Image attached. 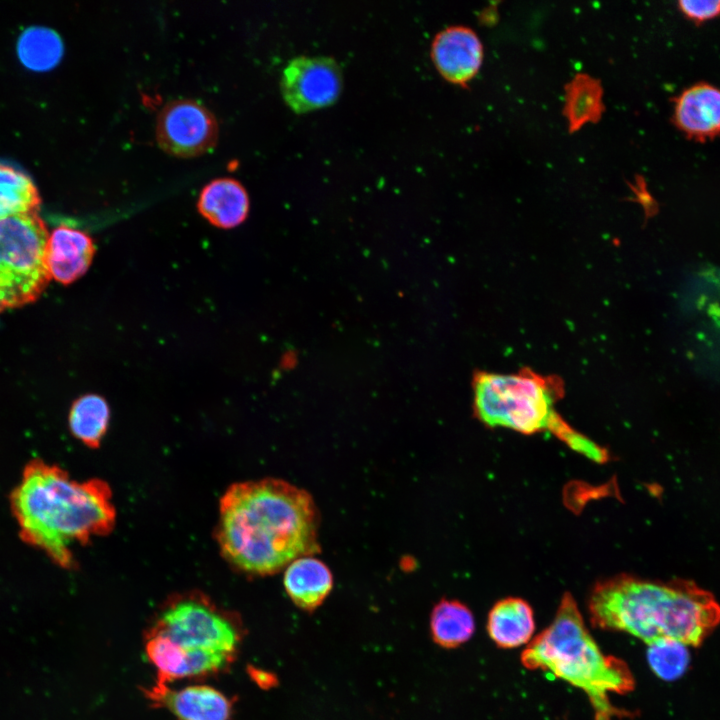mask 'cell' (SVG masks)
Instances as JSON below:
<instances>
[{"instance_id":"d6986e66","label":"cell","mask_w":720,"mask_h":720,"mask_svg":"<svg viewBox=\"0 0 720 720\" xmlns=\"http://www.w3.org/2000/svg\"><path fill=\"white\" fill-rule=\"evenodd\" d=\"M110 407L97 394L76 399L70 409L68 423L72 435L90 448H98L107 432Z\"/></svg>"},{"instance_id":"5bb4252c","label":"cell","mask_w":720,"mask_h":720,"mask_svg":"<svg viewBox=\"0 0 720 720\" xmlns=\"http://www.w3.org/2000/svg\"><path fill=\"white\" fill-rule=\"evenodd\" d=\"M283 585L288 597L300 609L313 612L333 588L329 567L314 556L293 560L285 569Z\"/></svg>"},{"instance_id":"ffe728a7","label":"cell","mask_w":720,"mask_h":720,"mask_svg":"<svg viewBox=\"0 0 720 720\" xmlns=\"http://www.w3.org/2000/svg\"><path fill=\"white\" fill-rule=\"evenodd\" d=\"M64 45L59 34L43 26H30L19 36L17 55L29 70L44 72L53 69L62 59Z\"/></svg>"},{"instance_id":"30bf717a","label":"cell","mask_w":720,"mask_h":720,"mask_svg":"<svg viewBox=\"0 0 720 720\" xmlns=\"http://www.w3.org/2000/svg\"><path fill=\"white\" fill-rule=\"evenodd\" d=\"M431 57L446 80L466 85L481 67L483 45L471 28L462 25L449 26L434 37Z\"/></svg>"},{"instance_id":"8fae6325","label":"cell","mask_w":720,"mask_h":720,"mask_svg":"<svg viewBox=\"0 0 720 720\" xmlns=\"http://www.w3.org/2000/svg\"><path fill=\"white\" fill-rule=\"evenodd\" d=\"M147 697L166 707L177 720H231L233 714V700L209 685H189L178 690L153 686Z\"/></svg>"},{"instance_id":"7c38bea8","label":"cell","mask_w":720,"mask_h":720,"mask_svg":"<svg viewBox=\"0 0 720 720\" xmlns=\"http://www.w3.org/2000/svg\"><path fill=\"white\" fill-rule=\"evenodd\" d=\"M673 122L698 142L720 135V89L698 83L684 90L674 101Z\"/></svg>"},{"instance_id":"9c48e42d","label":"cell","mask_w":720,"mask_h":720,"mask_svg":"<svg viewBox=\"0 0 720 720\" xmlns=\"http://www.w3.org/2000/svg\"><path fill=\"white\" fill-rule=\"evenodd\" d=\"M342 88L338 63L327 56L301 55L291 59L281 77V92L295 112H306L334 102Z\"/></svg>"},{"instance_id":"e0dca14e","label":"cell","mask_w":720,"mask_h":720,"mask_svg":"<svg viewBox=\"0 0 720 720\" xmlns=\"http://www.w3.org/2000/svg\"><path fill=\"white\" fill-rule=\"evenodd\" d=\"M603 89L598 79L578 73L565 86L563 113L569 131L576 132L587 123L599 121L604 112Z\"/></svg>"},{"instance_id":"3957f363","label":"cell","mask_w":720,"mask_h":720,"mask_svg":"<svg viewBox=\"0 0 720 720\" xmlns=\"http://www.w3.org/2000/svg\"><path fill=\"white\" fill-rule=\"evenodd\" d=\"M591 623L625 632L647 645L672 639L697 647L720 624L712 593L682 579L657 581L622 574L599 581L588 599Z\"/></svg>"},{"instance_id":"ba28073f","label":"cell","mask_w":720,"mask_h":720,"mask_svg":"<svg viewBox=\"0 0 720 720\" xmlns=\"http://www.w3.org/2000/svg\"><path fill=\"white\" fill-rule=\"evenodd\" d=\"M218 135L219 127L213 113L193 99L172 100L157 116L158 145L176 157H195L212 150Z\"/></svg>"},{"instance_id":"9a60e30c","label":"cell","mask_w":720,"mask_h":720,"mask_svg":"<svg viewBox=\"0 0 720 720\" xmlns=\"http://www.w3.org/2000/svg\"><path fill=\"white\" fill-rule=\"evenodd\" d=\"M199 213L212 225L230 229L241 224L249 212V197L243 185L233 178H218L200 192Z\"/></svg>"},{"instance_id":"5b68a950","label":"cell","mask_w":720,"mask_h":720,"mask_svg":"<svg viewBox=\"0 0 720 720\" xmlns=\"http://www.w3.org/2000/svg\"><path fill=\"white\" fill-rule=\"evenodd\" d=\"M473 409L480 422L523 434L550 431L570 448L598 462L605 454L575 431L555 410L561 386L550 377L525 370L517 374L481 372L473 380Z\"/></svg>"},{"instance_id":"7402d4cb","label":"cell","mask_w":720,"mask_h":720,"mask_svg":"<svg viewBox=\"0 0 720 720\" xmlns=\"http://www.w3.org/2000/svg\"><path fill=\"white\" fill-rule=\"evenodd\" d=\"M688 646L672 639L648 644L647 659L652 671L662 680L680 678L687 670L690 655Z\"/></svg>"},{"instance_id":"44dd1931","label":"cell","mask_w":720,"mask_h":720,"mask_svg":"<svg viewBox=\"0 0 720 720\" xmlns=\"http://www.w3.org/2000/svg\"><path fill=\"white\" fill-rule=\"evenodd\" d=\"M40 204L33 180L21 170L0 162V220L38 213Z\"/></svg>"},{"instance_id":"8992f818","label":"cell","mask_w":720,"mask_h":720,"mask_svg":"<svg viewBox=\"0 0 720 720\" xmlns=\"http://www.w3.org/2000/svg\"><path fill=\"white\" fill-rule=\"evenodd\" d=\"M150 631L172 641L186 659V678L223 672L237 657L245 635L240 617L202 592L169 597Z\"/></svg>"},{"instance_id":"cb8c5ba5","label":"cell","mask_w":720,"mask_h":720,"mask_svg":"<svg viewBox=\"0 0 720 720\" xmlns=\"http://www.w3.org/2000/svg\"><path fill=\"white\" fill-rule=\"evenodd\" d=\"M249 674L256 684L263 689H269L278 685V678L274 673L249 667Z\"/></svg>"},{"instance_id":"52a82bcc","label":"cell","mask_w":720,"mask_h":720,"mask_svg":"<svg viewBox=\"0 0 720 720\" xmlns=\"http://www.w3.org/2000/svg\"><path fill=\"white\" fill-rule=\"evenodd\" d=\"M48 237L38 213L0 220V312L34 302L48 285Z\"/></svg>"},{"instance_id":"4fadbf2b","label":"cell","mask_w":720,"mask_h":720,"mask_svg":"<svg viewBox=\"0 0 720 720\" xmlns=\"http://www.w3.org/2000/svg\"><path fill=\"white\" fill-rule=\"evenodd\" d=\"M95 254L93 240L86 233L61 225L52 231L46 247L51 278L69 284L88 270Z\"/></svg>"},{"instance_id":"603a6c76","label":"cell","mask_w":720,"mask_h":720,"mask_svg":"<svg viewBox=\"0 0 720 720\" xmlns=\"http://www.w3.org/2000/svg\"><path fill=\"white\" fill-rule=\"evenodd\" d=\"M683 15L695 23H702L720 15V0L716 1H679Z\"/></svg>"},{"instance_id":"2e32d148","label":"cell","mask_w":720,"mask_h":720,"mask_svg":"<svg viewBox=\"0 0 720 720\" xmlns=\"http://www.w3.org/2000/svg\"><path fill=\"white\" fill-rule=\"evenodd\" d=\"M535 631L534 613L525 600L508 597L497 601L488 614L487 632L500 648L529 643Z\"/></svg>"},{"instance_id":"ac0fdd59","label":"cell","mask_w":720,"mask_h":720,"mask_svg":"<svg viewBox=\"0 0 720 720\" xmlns=\"http://www.w3.org/2000/svg\"><path fill=\"white\" fill-rule=\"evenodd\" d=\"M475 631L471 610L454 599H441L430 615V632L440 647L451 649L467 642Z\"/></svg>"},{"instance_id":"6da1fadb","label":"cell","mask_w":720,"mask_h":720,"mask_svg":"<svg viewBox=\"0 0 720 720\" xmlns=\"http://www.w3.org/2000/svg\"><path fill=\"white\" fill-rule=\"evenodd\" d=\"M312 496L287 481L232 484L219 502L216 541L224 559L249 576H269L320 551Z\"/></svg>"},{"instance_id":"7a4b0ae2","label":"cell","mask_w":720,"mask_h":720,"mask_svg":"<svg viewBox=\"0 0 720 720\" xmlns=\"http://www.w3.org/2000/svg\"><path fill=\"white\" fill-rule=\"evenodd\" d=\"M10 506L26 543L57 565H75L71 545L109 534L116 510L109 485L100 479L73 480L56 465L32 460L10 495Z\"/></svg>"},{"instance_id":"277c9868","label":"cell","mask_w":720,"mask_h":720,"mask_svg":"<svg viewBox=\"0 0 720 720\" xmlns=\"http://www.w3.org/2000/svg\"><path fill=\"white\" fill-rule=\"evenodd\" d=\"M530 670L548 671L582 690L595 720L623 715L610 701L611 694L633 690L635 680L620 658L604 654L590 635L570 593H565L551 624L529 642L521 655Z\"/></svg>"}]
</instances>
